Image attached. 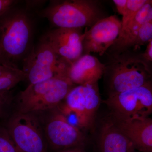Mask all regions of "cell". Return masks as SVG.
<instances>
[{"label": "cell", "mask_w": 152, "mask_h": 152, "mask_svg": "<svg viewBox=\"0 0 152 152\" xmlns=\"http://www.w3.org/2000/svg\"><path fill=\"white\" fill-rule=\"evenodd\" d=\"M53 152H86L83 148H73Z\"/></svg>", "instance_id": "26"}, {"label": "cell", "mask_w": 152, "mask_h": 152, "mask_svg": "<svg viewBox=\"0 0 152 152\" xmlns=\"http://www.w3.org/2000/svg\"><path fill=\"white\" fill-rule=\"evenodd\" d=\"M26 80V75L22 70L15 73L0 78V93L9 91L20 82Z\"/></svg>", "instance_id": "17"}, {"label": "cell", "mask_w": 152, "mask_h": 152, "mask_svg": "<svg viewBox=\"0 0 152 152\" xmlns=\"http://www.w3.org/2000/svg\"><path fill=\"white\" fill-rule=\"evenodd\" d=\"M152 20V1H148L134 17L122 28L121 33L113 45L118 50H125L132 47L139 30Z\"/></svg>", "instance_id": "15"}, {"label": "cell", "mask_w": 152, "mask_h": 152, "mask_svg": "<svg viewBox=\"0 0 152 152\" xmlns=\"http://www.w3.org/2000/svg\"><path fill=\"white\" fill-rule=\"evenodd\" d=\"M99 145L102 152H136L132 143L113 119L101 128Z\"/></svg>", "instance_id": "14"}, {"label": "cell", "mask_w": 152, "mask_h": 152, "mask_svg": "<svg viewBox=\"0 0 152 152\" xmlns=\"http://www.w3.org/2000/svg\"><path fill=\"white\" fill-rule=\"evenodd\" d=\"M81 29L56 28L47 32L42 39L58 56L72 64L83 52V33Z\"/></svg>", "instance_id": "10"}, {"label": "cell", "mask_w": 152, "mask_h": 152, "mask_svg": "<svg viewBox=\"0 0 152 152\" xmlns=\"http://www.w3.org/2000/svg\"><path fill=\"white\" fill-rule=\"evenodd\" d=\"M152 39V20L143 25L139 30L132 46L137 47L149 42Z\"/></svg>", "instance_id": "20"}, {"label": "cell", "mask_w": 152, "mask_h": 152, "mask_svg": "<svg viewBox=\"0 0 152 152\" xmlns=\"http://www.w3.org/2000/svg\"><path fill=\"white\" fill-rule=\"evenodd\" d=\"M0 152H20L5 126H0Z\"/></svg>", "instance_id": "19"}, {"label": "cell", "mask_w": 152, "mask_h": 152, "mask_svg": "<svg viewBox=\"0 0 152 152\" xmlns=\"http://www.w3.org/2000/svg\"><path fill=\"white\" fill-rule=\"evenodd\" d=\"M14 99L10 91L0 93V118L9 115L11 109L13 107Z\"/></svg>", "instance_id": "21"}, {"label": "cell", "mask_w": 152, "mask_h": 152, "mask_svg": "<svg viewBox=\"0 0 152 152\" xmlns=\"http://www.w3.org/2000/svg\"><path fill=\"white\" fill-rule=\"evenodd\" d=\"M121 28V22L115 15L99 20L83 33V44L85 54L93 53L103 55L113 45Z\"/></svg>", "instance_id": "9"}, {"label": "cell", "mask_w": 152, "mask_h": 152, "mask_svg": "<svg viewBox=\"0 0 152 152\" xmlns=\"http://www.w3.org/2000/svg\"><path fill=\"white\" fill-rule=\"evenodd\" d=\"M23 69L29 84L37 83L54 78L68 77L72 64L58 56L41 39L23 60Z\"/></svg>", "instance_id": "4"}, {"label": "cell", "mask_w": 152, "mask_h": 152, "mask_svg": "<svg viewBox=\"0 0 152 152\" xmlns=\"http://www.w3.org/2000/svg\"><path fill=\"white\" fill-rule=\"evenodd\" d=\"M58 107L67 121L74 127L83 131L91 126L84 116L77 111L66 105L64 102L61 103Z\"/></svg>", "instance_id": "16"}, {"label": "cell", "mask_w": 152, "mask_h": 152, "mask_svg": "<svg viewBox=\"0 0 152 152\" xmlns=\"http://www.w3.org/2000/svg\"><path fill=\"white\" fill-rule=\"evenodd\" d=\"M144 57L146 60L152 61V39L148 44L146 50L144 54Z\"/></svg>", "instance_id": "25"}, {"label": "cell", "mask_w": 152, "mask_h": 152, "mask_svg": "<svg viewBox=\"0 0 152 152\" xmlns=\"http://www.w3.org/2000/svg\"><path fill=\"white\" fill-rule=\"evenodd\" d=\"M105 103L114 118L130 121L152 115V81L141 86L109 95Z\"/></svg>", "instance_id": "6"}, {"label": "cell", "mask_w": 152, "mask_h": 152, "mask_svg": "<svg viewBox=\"0 0 152 152\" xmlns=\"http://www.w3.org/2000/svg\"><path fill=\"white\" fill-rule=\"evenodd\" d=\"M106 69V66L97 58L85 54L71 65L68 76L75 86L94 83H98Z\"/></svg>", "instance_id": "12"}, {"label": "cell", "mask_w": 152, "mask_h": 152, "mask_svg": "<svg viewBox=\"0 0 152 152\" xmlns=\"http://www.w3.org/2000/svg\"><path fill=\"white\" fill-rule=\"evenodd\" d=\"M20 70L18 68L0 64V78L15 73Z\"/></svg>", "instance_id": "23"}, {"label": "cell", "mask_w": 152, "mask_h": 152, "mask_svg": "<svg viewBox=\"0 0 152 152\" xmlns=\"http://www.w3.org/2000/svg\"><path fill=\"white\" fill-rule=\"evenodd\" d=\"M148 1V0H127L126 6L122 14V28L134 16Z\"/></svg>", "instance_id": "18"}, {"label": "cell", "mask_w": 152, "mask_h": 152, "mask_svg": "<svg viewBox=\"0 0 152 152\" xmlns=\"http://www.w3.org/2000/svg\"><path fill=\"white\" fill-rule=\"evenodd\" d=\"M113 2L116 7L119 13L122 15L126 6L127 0H114Z\"/></svg>", "instance_id": "24"}, {"label": "cell", "mask_w": 152, "mask_h": 152, "mask_svg": "<svg viewBox=\"0 0 152 152\" xmlns=\"http://www.w3.org/2000/svg\"><path fill=\"white\" fill-rule=\"evenodd\" d=\"M63 102L81 114L91 126L100 104L98 83L75 86Z\"/></svg>", "instance_id": "11"}, {"label": "cell", "mask_w": 152, "mask_h": 152, "mask_svg": "<svg viewBox=\"0 0 152 152\" xmlns=\"http://www.w3.org/2000/svg\"><path fill=\"white\" fill-rule=\"evenodd\" d=\"M39 15L56 28L91 27L102 19L97 5L88 0L51 1Z\"/></svg>", "instance_id": "3"}, {"label": "cell", "mask_w": 152, "mask_h": 152, "mask_svg": "<svg viewBox=\"0 0 152 152\" xmlns=\"http://www.w3.org/2000/svg\"><path fill=\"white\" fill-rule=\"evenodd\" d=\"M34 113L42 125L49 152L70 148H83L86 141L84 134L67 121L58 106Z\"/></svg>", "instance_id": "5"}, {"label": "cell", "mask_w": 152, "mask_h": 152, "mask_svg": "<svg viewBox=\"0 0 152 152\" xmlns=\"http://www.w3.org/2000/svg\"><path fill=\"white\" fill-rule=\"evenodd\" d=\"M75 86L68 77L29 84L14 99V110L26 113L53 108L64 102Z\"/></svg>", "instance_id": "2"}, {"label": "cell", "mask_w": 152, "mask_h": 152, "mask_svg": "<svg viewBox=\"0 0 152 152\" xmlns=\"http://www.w3.org/2000/svg\"><path fill=\"white\" fill-rule=\"evenodd\" d=\"M109 72V95L141 86L152 81V73L146 63L129 56L115 58Z\"/></svg>", "instance_id": "8"}, {"label": "cell", "mask_w": 152, "mask_h": 152, "mask_svg": "<svg viewBox=\"0 0 152 152\" xmlns=\"http://www.w3.org/2000/svg\"><path fill=\"white\" fill-rule=\"evenodd\" d=\"M120 129L127 136L138 151L152 152V119L123 121L114 118Z\"/></svg>", "instance_id": "13"}, {"label": "cell", "mask_w": 152, "mask_h": 152, "mask_svg": "<svg viewBox=\"0 0 152 152\" xmlns=\"http://www.w3.org/2000/svg\"><path fill=\"white\" fill-rule=\"evenodd\" d=\"M5 126L20 152H49L42 125L34 113L14 110Z\"/></svg>", "instance_id": "7"}, {"label": "cell", "mask_w": 152, "mask_h": 152, "mask_svg": "<svg viewBox=\"0 0 152 152\" xmlns=\"http://www.w3.org/2000/svg\"><path fill=\"white\" fill-rule=\"evenodd\" d=\"M32 32V22L27 8L16 5L1 16L0 64L18 68L17 64L30 51Z\"/></svg>", "instance_id": "1"}, {"label": "cell", "mask_w": 152, "mask_h": 152, "mask_svg": "<svg viewBox=\"0 0 152 152\" xmlns=\"http://www.w3.org/2000/svg\"><path fill=\"white\" fill-rule=\"evenodd\" d=\"M18 3V1L13 0H0V17L17 5Z\"/></svg>", "instance_id": "22"}]
</instances>
